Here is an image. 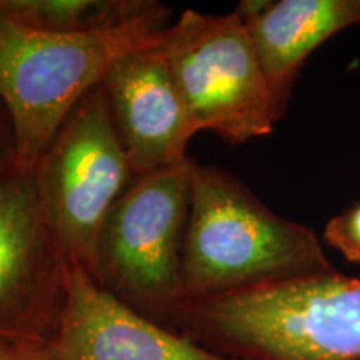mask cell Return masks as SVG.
Listing matches in <instances>:
<instances>
[{"mask_svg":"<svg viewBox=\"0 0 360 360\" xmlns=\"http://www.w3.org/2000/svg\"><path fill=\"white\" fill-rule=\"evenodd\" d=\"M334 270L312 229L270 210L229 170L195 164L180 264V300Z\"/></svg>","mask_w":360,"mask_h":360,"instance_id":"1","label":"cell"},{"mask_svg":"<svg viewBox=\"0 0 360 360\" xmlns=\"http://www.w3.org/2000/svg\"><path fill=\"white\" fill-rule=\"evenodd\" d=\"M169 15L98 34H57L0 8V102L15 137V170L30 174L67 115L125 53L155 42Z\"/></svg>","mask_w":360,"mask_h":360,"instance_id":"2","label":"cell"},{"mask_svg":"<svg viewBox=\"0 0 360 360\" xmlns=\"http://www.w3.org/2000/svg\"><path fill=\"white\" fill-rule=\"evenodd\" d=\"M180 304L227 357L360 360V278L340 270Z\"/></svg>","mask_w":360,"mask_h":360,"instance_id":"3","label":"cell"},{"mask_svg":"<svg viewBox=\"0 0 360 360\" xmlns=\"http://www.w3.org/2000/svg\"><path fill=\"white\" fill-rule=\"evenodd\" d=\"M195 134L231 143L267 137L278 122L272 94L247 27L225 15L187 8L159 37Z\"/></svg>","mask_w":360,"mask_h":360,"instance_id":"4","label":"cell"},{"mask_svg":"<svg viewBox=\"0 0 360 360\" xmlns=\"http://www.w3.org/2000/svg\"><path fill=\"white\" fill-rule=\"evenodd\" d=\"M30 175L44 217L64 255L90 272L107 215L139 177L102 85L90 90L67 115Z\"/></svg>","mask_w":360,"mask_h":360,"instance_id":"5","label":"cell"},{"mask_svg":"<svg viewBox=\"0 0 360 360\" xmlns=\"http://www.w3.org/2000/svg\"><path fill=\"white\" fill-rule=\"evenodd\" d=\"M197 162L139 175L98 232L90 276L129 304L175 302Z\"/></svg>","mask_w":360,"mask_h":360,"instance_id":"6","label":"cell"},{"mask_svg":"<svg viewBox=\"0 0 360 360\" xmlns=\"http://www.w3.org/2000/svg\"><path fill=\"white\" fill-rule=\"evenodd\" d=\"M67 257L44 217L32 175L0 179V332L49 339L42 321L60 317Z\"/></svg>","mask_w":360,"mask_h":360,"instance_id":"7","label":"cell"},{"mask_svg":"<svg viewBox=\"0 0 360 360\" xmlns=\"http://www.w3.org/2000/svg\"><path fill=\"white\" fill-rule=\"evenodd\" d=\"M52 350L56 360H240L148 321L70 259Z\"/></svg>","mask_w":360,"mask_h":360,"instance_id":"8","label":"cell"},{"mask_svg":"<svg viewBox=\"0 0 360 360\" xmlns=\"http://www.w3.org/2000/svg\"><path fill=\"white\" fill-rule=\"evenodd\" d=\"M101 85L135 174H150L187 159L195 130L159 39L120 57Z\"/></svg>","mask_w":360,"mask_h":360,"instance_id":"9","label":"cell"},{"mask_svg":"<svg viewBox=\"0 0 360 360\" xmlns=\"http://www.w3.org/2000/svg\"><path fill=\"white\" fill-rule=\"evenodd\" d=\"M236 12L254 44L278 120L307 58L328 39L360 24V0H245Z\"/></svg>","mask_w":360,"mask_h":360,"instance_id":"10","label":"cell"},{"mask_svg":"<svg viewBox=\"0 0 360 360\" xmlns=\"http://www.w3.org/2000/svg\"><path fill=\"white\" fill-rule=\"evenodd\" d=\"M0 8L22 24L57 34H98L170 15L152 0H0Z\"/></svg>","mask_w":360,"mask_h":360,"instance_id":"11","label":"cell"},{"mask_svg":"<svg viewBox=\"0 0 360 360\" xmlns=\"http://www.w3.org/2000/svg\"><path fill=\"white\" fill-rule=\"evenodd\" d=\"M322 242L349 262L360 264V202L328 220Z\"/></svg>","mask_w":360,"mask_h":360,"instance_id":"12","label":"cell"},{"mask_svg":"<svg viewBox=\"0 0 360 360\" xmlns=\"http://www.w3.org/2000/svg\"><path fill=\"white\" fill-rule=\"evenodd\" d=\"M0 360H56L52 340L20 332H0Z\"/></svg>","mask_w":360,"mask_h":360,"instance_id":"13","label":"cell"},{"mask_svg":"<svg viewBox=\"0 0 360 360\" xmlns=\"http://www.w3.org/2000/svg\"><path fill=\"white\" fill-rule=\"evenodd\" d=\"M15 170V137L11 117L0 102V179Z\"/></svg>","mask_w":360,"mask_h":360,"instance_id":"14","label":"cell"}]
</instances>
